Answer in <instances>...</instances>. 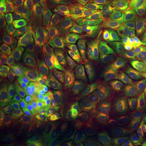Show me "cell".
<instances>
[{
    "label": "cell",
    "instance_id": "1",
    "mask_svg": "<svg viewBox=\"0 0 146 146\" xmlns=\"http://www.w3.org/2000/svg\"><path fill=\"white\" fill-rule=\"evenodd\" d=\"M95 28V59L99 74L124 78L128 75L127 24L124 18L116 11L106 9L100 14Z\"/></svg>",
    "mask_w": 146,
    "mask_h": 146
},
{
    "label": "cell",
    "instance_id": "2",
    "mask_svg": "<svg viewBox=\"0 0 146 146\" xmlns=\"http://www.w3.org/2000/svg\"><path fill=\"white\" fill-rule=\"evenodd\" d=\"M79 95L66 109L60 112L54 120L52 138L76 140L88 128L102 126L98 113V89L91 73L83 79Z\"/></svg>",
    "mask_w": 146,
    "mask_h": 146
},
{
    "label": "cell",
    "instance_id": "3",
    "mask_svg": "<svg viewBox=\"0 0 146 146\" xmlns=\"http://www.w3.org/2000/svg\"><path fill=\"white\" fill-rule=\"evenodd\" d=\"M96 85L102 95L109 96L127 117L131 131L142 127L146 121V102L138 86L123 78L98 74Z\"/></svg>",
    "mask_w": 146,
    "mask_h": 146
},
{
    "label": "cell",
    "instance_id": "4",
    "mask_svg": "<svg viewBox=\"0 0 146 146\" xmlns=\"http://www.w3.org/2000/svg\"><path fill=\"white\" fill-rule=\"evenodd\" d=\"M48 31L60 37L75 57L83 66H87L95 57L97 41L96 28L80 25L72 17L51 18Z\"/></svg>",
    "mask_w": 146,
    "mask_h": 146
},
{
    "label": "cell",
    "instance_id": "5",
    "mask_svg": "<svg viewBox=\"0 0 146 146\" xmlns=\"http://www.w3.org/2000/svg\"><path fill=\"white\" fill-rule=\"evenodd\" d=\"M37 73L47 86L78 80L82 72L80 63L68 56L45 59L38 64Z\"/></svg>",
    "mask_w": 146,
    "mask_h": 146
},
{
    "label": "cell",
    "instance_id": "6",
    "mask_svg": "<svg viewBox=\"0 0 146 146\" xmlns=\"http://www.w3.org/2000/svg\"><path fill=\"white\" fill-rule=\"evenodd\" d=\"M127 47L128 76L140 78L146 76V25H127Z\"/></svg>",
    "mask_w": 146,
    "mask_h": 146
},
{
    "label": "cell",
    "instance_id": "7",
    "mask_svg": "<svg viewBox=\"0 0 146 146\" xmlns=\"http://www.w3.org/2000/svg\"><path fill=\"white\" fill-rule=\"evenodd\" d=\"M6 103L8 126L31 138L42 115L40 109H33L16 95L11 97Z\"/></svg>",
    "mask_w": 146,
    "mask_h": 146
},
{
    "label": "cell",
    "instance_id": "8",
    "mask_svg": "<svg viewBox=\"0 0 146 146\" xmlns=\"http://www.w3.org/2000/svg\"><path fill=\"white\" fill-rule=\"evenodd\" d=\"M20 38L43 35L48 30L51 18L41 10L35 0H18Z\"/></svg>",
    "mask_w": 146,
    "mask_h": 146
},
{
    "label": "cell",
    "instance_id": "9",
    "mask_svg": "<svg viewBox=\"0 0 146 146\" xmlns=\"http://www.w3.org/2000/svg\"><path fill=\"white\" fill-rule=\"evenodd\" d=\"M14 41L8 37L1 38L0 72L1 91L5 103L16 93V82L20 73L14 55Z\"/></svg>",
    "mask_w": 146,
    "mask_h": 146
},
{
    "label": "cell",
    "instance_id": "10",
    "mask_svg": "<svg viewBox=\"0 0 146 146\" xmlns=\"http://www.w3.org/2000/svg\"><path fill=\"white\" fill-rule=\"evenodd\" d=\"M83 80L68 81L50 89L40 106V112L46 115L68 107L81 90Z\"/></svg>",
    "mask_w": 146,
    "mask_h": 146
},
{
    "label": "cell",
    "instance_id": "11",
    "mask_svg": "<svg viewBox=\"0 0 146 146\" xmlns=\"http://www.w3.org/2000/svg\"><path fill=\"white\" fill-rule=\"evenodd\" d=\"M39 74L35 72L20 73L16 82V93L25 104L34 110L40 109L46 96L47 89L42 85Z\"/></svg>",
    "mask_w": 146,
    "mask_h": 146
},
{
    "label": "cell",
    "instance_id": "12",
    "mask_svg": "<svg viewBox=\"0 0 146 146\" xmlns=\"http://www.w3.org/2000/svg\"><path fill=\"white\" fill-rule=\"evenodd\" d=\"M98 103L102 119L109 123L110 128L125 139L130 136L132 133L130 122L112 98L107 96L106 102L103 96L99 92L98 95Z\"/></svg>",
    "mask_w": 146,
    "mask_h": 146
},
{
    "label": "cell",
    "instance_id": "13",
    "mask_svg": "<svg viewBox=\"0 0 146 146\" xmlns=\"http://www.w3.org/2000/svg\"><path fill=\"white\" fill-rule=\"evenodd\" d=\"M100 0H74L71 16L80 25L88 28H95L102 13Z\"/></svg>",
    "mask_w": 146,
    "mask_h": 146
},
{
    "label": "cell",
    "instance_id": "14",
    "mask_svg": "<svg viewBox=\"0 0 146 146\" xmlns=\"http://www.w3.org/2000/svg\"><path fill=\"white\" fill-rule=\"evenodd\" d=\"M0 35L16 40L21 35L19 8L15 3L1 1L0 5Z\"/></svg>",
    "mask_w": 146,
    "mask_h": 146
},
{
    "label": "cell",
    "instance_id": "15",
    "mask_svg": "<svg viewBox=\"0 0 146 146\" xmlns=\"http://www.w3.org/2000/svg\"><path fill=\"white\" fill-rule=\"evenodd\" d=\"M105 9H113L124 18L127 25L141 23V0H100Z\"/></svg>",
    "mask_w": 146,
    "mask_h": 146
},
{
    "label": "cell",
    "instance_id": "16",
    "mask_svg": "<svg viewBox=\"0 0 146 146\" xmlns=\"http://www.w3.org/2000/svg\"><path fill=\"white\" fill-rule=\"evenodd\" d=\"M15 51L23 72H33L36 71L40 58L36 41L32 39L21 41L15 46Z\"/></svg>",
    "mask_w": 146,
    "mask_h": 146
},
{
    "label": "cell",
    "instance_id": "17",
    "mask_svg": "<svg viewBox=\"0 0 146 146\" xmlns=\"http://www.w3.org/2000/svg\"><path fill=\"white\" fill-rule=\"evenodd\" d=\"M39 56L42 58H54L70 54L69 49L63 40L50 31L46 32L37 40Z\"/></svg>",
    "mask_w": 146,
    "mask_h": 146
},
{
    "label": "cell",
    "instance_id": "18",
    "mask_svg": "<svg viewBox=\"0 0 146 146\" xmlns=\"http://www.w3.org/2000/svg\"><path fill=\"white\" fill-rule=\"evenodd\" d=\"M38 7L51 18L68 17L74 0H35Z\"/></svg>",
    "mask_w": 146,
    "mask_h": 146
},
{
    "label": "cell",
    "instance_id": "19",
    "mask_svg": "<svg viewBox=\"0 0 146 146\" xmlns=\"http://www.w3.org/2000/svg\"><path fill=\"white\" fill-rule=\"evenodd\" d=\"M75 141L76 146H106L102 126L86 129Z\"/></svg>",
    "mask_w": 146,
    "mask_h": 146
},
{
    "label": "cell",
    "instance_id": "20",
    "mask_svg": "<svg viewBox=\"0 0 146 146\" xmlns=\"http://www.w3.org/2000/svg\"><path fill=\"white\" fill-rule=\"evenodd\" d=\"M51 120L42 114L35 132L30 138L35 146H40L45 143L50 133Z\"/></svg>",
    "mask_w": 146,
    "mask_h": 146
},
{
    "label": "cell",
    "instance_id": "21",
    "mask_svg": "<svg viewBox=\"0 0 146 146\" xmlns=\"http://www.w3.org/2000/svg\"><path fill=\"white\" fill-rule=\"evenodd\" d=\"M0 146H33V144L24 134L11 128L2 137Z\"/></svg>",
    "mask_w": 146,
    "mask_h": 146
},
{
    "label": "cell",
    "instance_id": "22",
    "mask_svg": "<svg viewBox=\"0 0 146 146\" xmlns=\"http://www.w3.org/2000/svg\"><path fill=\"white\" fill-rule=\"evenodd\" d=\"M104 122V135L106 146H127V142L125 138L122 137L116 131L112 130L109 123L106 121Z\"/></svg>",
    "mask_w": 146,
    "mask_h": 146
},
{
    "label": "cell",
    "instance_id": "23",
    "mask_svg": "<svg viewBox=\"0 0 146 146\" xmlns=\"http://www.w3.org/2000/svg\"><path fill=\"white\" fill-rule=\"evenodd\" d=\"M127 146H146V134L142 127L132 131L127 141Z\"/></svg>",
    "mask_w": 146,
    "mask_h": 146
},
{
    "label": "cell",
    "instance_id": "24",
    "mask_svg": "<svg viewBox=\"0 0 146 146\" xmlns=\"http://www.w3.org/2000/svg\"><path fill=\"white\" fill-rule=\"evenodd\" d=\"M42 146H71L68 141H64L63 139L58 138H50V140L47 142L46 145Z\"/></svg>",
    "mask_w": 146,
    "mask_h": 146
},
{
    "label": "cell",
    "instance_id": "25",
    "mask_svg": "<svg viewBox=\"0 0 146 146\" xmlns=\"http://www.w3.org/2000/svg\"><path fill=\"white\" fill-rule=\"evenodd\" d=\"M136 84L141 90L142 94H143L145 98L146 102V76L140 77V78H136Z\"/></svg>",
    "mask_w": 146,
    "mask_h": 146
},
{
    "label": "cell",
    "instance_id": "26",
    "mask_svg": "<svg viewBox=\"0 0 146 146\" xmlns=\"http://www.w3.org/2000/svg\"><path fill=\"white\" fill-rule=\"evenodd\" d=\"M143 6H144V10L146 14V0H143Z\"/></svg>",
    "mask_w": 146,
    "mask_h": 146
},
{
    "label": "cell",
    "instance_id": "27",
    "mask_svg": "<svg viewBox=\"0 0 146 146\" xmlns=\"http://www.w3.org/2000/svg\"><path fill=\"white\" fill-rule=\"evenodd\" d=\"M1 1H11V2H13V3H16L18 0H1Z\"/></svg>",
    "mask_w": 146,
    "mask_h": 146
},
{
    "label": "cell",
    "instance_id": "28",
    "mask_svg": "<svg viewBox=\"0 0 146 146\" xmlns=\"http://www.w3.org/2000/svg\"><path fill=\"white\" fill-rule=\"evenodd\" d=\"M144 127V129L146 131V121H145V123H144V125H143V127Z\"/></svg>",
    "mask_w": 146,
    "mask_h": 146
},
{
    "label": "cell",
    "instance_id": "29",
    "mask_svg": "<svg viewBox=\"0 0 146 146\" xmlns=\"http://www.w3.org/2000/svg\"></svg>",
    "mask_w": 146,
    "mask_h": 146
}]
</instances>
